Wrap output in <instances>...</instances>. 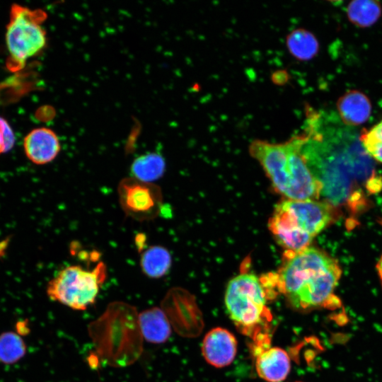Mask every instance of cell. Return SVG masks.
<instances>
[{
    "mask_svg": "<svg viewBox=\"0 0 382 382\" xmlns=\"http://www.w3.org/2000/svg\"><path fill=\"white\" fill-rule=\"evenodd\" d=\"M359 134L335 112L307 108L301 152L321 185V196L332 206L354 207L361 199L362 185L370 192L381 189L373 159L362 146Z\"/></svg>",
    "mask_w": 382,
    "mask_h": 382,
    "instance_id": "obj_1",
    "label": "cell"
},
{
    "mask_svg": "<svg viewBox=\"0 0 382 382\" xmlns=\"http://www.w3.org/2000/svg\"><path fill=\"white\" fill-rule=\"evenodd\" d=\"M342 270L336 260L323 250L308 247L285 252L279 270L270 274V282L286 296L294 308L309 310L336 308L340 304L335 289Z\"/></svg>",
    "mask_w": 382,
    "mask_h": 382,
    "instance_id": "obj_2",
    "label": "cell"
},
{
    "mask_svg": "<svg viewBox=\"0 0 382 382\" xmlns=\"http://www.w3.org/2000/svg\"><path fill=\"white\" fill-rule=\"evenodd\" d=\"M301 134L278 144L256 139L251 142L249 152L286 199L318 200L321 185L301 154Z\"/></svg>",
    "mask_w": 382,
    "mask_h": 382,
    "instance_id": "obj_3",
    "label": "cell"
},
{
    "mask_svg": "<svg viewBox=\"0 0 382 382\" xmlns=\"http://www.w3.org/2000/svg\"><path fill=\"white\" fill-rule=\"evenodd\" d=\"M96 355L112 367L134 364L143 352V337L137 308L122 301L110 303L88 327Z\"/></svg>",
    "mask_w": 382,
    "mask_h": 382,
    "instance_id": "obj_4",
    "label": "cell"
},
{
    "mask_svg": "<svg viewBox=\"0 0 382 382\" xmlns=\"http://www.w3.org/2000/svg\"><path fill=\"white\" fill-rule=\"evenodd\" d=\"M333 215L328 202L285 199L276 205L269 229L286 252L296 253L308 248Z\"/></svg>",
    "mask_w": 382,
    "mask_h": 382,
    "instance_id": "obj_5",
    "label": "cell"
},
{
    "mask_svg": "<svg viewBox=\"0 0 382 382\" xmlns=\"http://www.w3.org/2000/svg\"><path fill=\"white\" fill-rule=\"evenodd\" d=\"M46 18L42 10L31 9L17 4L11 6L5 33L8 70L21 69L29 59L37 55L45 47L47 34L42 22Z\"/></svg>",
    "mask_w": 382,
    "mask_h": 382,
    "instance_id": "obj_6",
    "label": "cell"
},
{
    "mask_svg": "<svg viewBox=\"0 0 382 382\" xmlns=\"http://www.w3.org/2000/svg\"><path fill=\"white\" fill-rule=\"evenodd\" d=\"M107 277V267L98 262L92 270L69 265L59 270L48 282L47 294L73 310L85 311L96 300Z\"/></svg>",
    "mask_w": 382,
    "mask_h": 382,
    "instance_id": "obj_7",
    "label": "cell"
},
{
    "mask_svg": "<svg viewBox=\"0 0 382 382\" xmlns=\"http://www.w3.org/2000/svg\"><path fill=\"white\" fill-rule=\"evenodd\" d=\"M224 301L230 318L242 328H251L262 320L266 308V293L254 274L242 272L231 279Z\"/></svg>",
    "mask_w": 382,
    "mask_h": 382,
    "instance_id": "obj_8",
    "label": "cell"
},
{
    "mask_svg": "<svg viewBox=\"0 0 382 382\" xmlns=\"http://www.w3.org/2000/svg\"><path fill=\"white\" fill-rule=\"evenodd\" d=\"M117 195L125 214L134 220H152L161 212L163 195L155 183L125 178L118 184Z\"/></svg>",
    "mask_w": 382,
    "mask_h": 382,
    "instance_id": "obj_9",
    "label": "cell"
},
{
    "mask_svg": "<svg viewBox=\"0 0 382 382\" xmlns=\"http://www.w3.org/2000/svg\"><path fill=\"white\" fill-rule=\"evenodd\" d=\"M237 340L230 331L222 328L210 330L202 344V353L212 366L221 368L229 365L237 352Z\"/></svg>",
    "mask_w": 382,
    "mask_h": 382,
    "instance_id": "obj_10",
    "label": "cell"
},
{
    "mask_svg": "<svg viewBox=\"0 0 382 382\" xmlns=\"http://www.w3.org/2000/svg\"><path fill=\"white\" fill-rule=\"evenodd\" d=\"M26 157L34 164L45 165L59 154L61 145L58 136L51 129L42 127L32 129L23 139Z\"/></svg>",
    "mask_w": 382,
    "mask_h": 382,
    "instance_id": "obj_11",
    "label": "cell"
},
{
    "mask_svg": "<svg viewBox=\"0 0 382 382\" xmlns=\"http://www.w3.org/2000/svg\"><path fill=\"white\" fill-rule=\"evenodd\" d=\"M337 115L347 126L356 128L366 122L371 114L369 98L361 91L350 90L337 101Z\"/></svg>",
    "mask_w": 382,
    "mask_h": 382,
    "instance_id": "obj_12",
    "label": "cell"
},
{
    "mask_svg": "<svg viewBox=\"0 0 382 382\" xmlns=\"http://www.w3.org/2000/svg\"><path fill=\"white\" fill-rule=\"evenodd\" d=\"M255 368L258 376L265 381L282 382L290 372V358L284 349L270 347L257 356Z\"/></svg>",
    "mask_w": 382,
    "mask_h": 382,
    "instance_id": "obj_13",
    "label": "cell"
},
{
    "mask_svg": "<svg viewBox=\"0 0 382 382\" xmlns=\"http://www.w3.org/2000/svg\"><path fill=\"white\" fill-rule=\"evenodd\" d=\"M139 323L143 338L149 342L162 344L170 336V323L161 308L154 306L140 312Z\"/></svg>",
    "mask_w": 382,
    "mask_h": 382,
    "instance_id": "obj_14",
    "label": "cell"
},
{
    "mask_svg": "<svg viewBox=\"0 0 382 382\" xmlns=\"http://www.w3.org/2000/svg\"><path fill=\"white\" fill-rule=\"evenodd\" d=\"M172 263L169 251L161 245H151L141 254L139 265L143 273L148 277L157 279L168 272Z\"/></svg>",
    "mask_w": 382,
    "mask_h": 382,
    "instance_id": "obj_15",
    "label": "cell"
},
{
    "mask_svg": "<svg viewBox=\"0 0 382 382\" xmlns=\"http://www.w3.org/2000/svg\"><path fill=\"white\" fill-rule=\"evenodd\" d=\"M286 45L289 53L300 61H308L317 55L319 42L316 36L304 28H297L286 37Z\"/></svg>",
    "mask_w": 382,
    "mask_h": 382,
    "instance_id": "obj_16",
    "label": "cell"
},
{
    "mask_svg": "<svg viewBox=\"0 0 382 382\" xmlns=\"http://www.w3.org/2000/svg\"><path fill=\"white\" fill-rule=\"evenodd\" d=\"M166 170L163 157L157 153L142 154L136 158L131 166L132 177L146 183H152L159 179Z\"/></svg>",
    "mask_w": 382,
    "mask_h": 382,
    "instance_id": "obj_17",
    "label": "cell"
},
{
    "mask_svg": "<svg viewBox=\"0 0 382 382\" xmlns=\"http://www.w3.org/2000/svg\"><path fill=\"white\" fill-rule=\"evenodd\" d=\"M349 22L359 28H369L375 24L382 13L381 4L373 0H355L346 8Z\"/></svg>",
    "mask_w": 382,
    "mask_h": 382,
    "instance_id": "obj_18",
    "label": "cell"
},
{
    "mask_svg": "<svg viewBox=\"0 0 382 382\" xmlns=\"http://www.w3.org/2000/svg\"><path fill=\"white\" fill-rule=\"evenodd\" d=\"M27 352L26 345L22 337L13 331L0 334V362L13 364L24 357Z\"/></svg>",
    "mask_w": 382,
    "mask_h": 382,
    "instance_id": "obj_19",
    "label": "cell"
},
{
    "mask_svg": "<svg viewBox=\"0 0 382 382\" xmlns=\"http://www.w3.org/2000/svg\"><path fill=\"white\" fill-rule=\"evenodd\" d=\"M362 146L372 159L382 163V120L359 134Z\"/></svg>",
    "mask_w": 382,
    "mask_h": 382,
    "instance_id": "obj_20",
    "label": "cell"
},
{
    "mask_svg": "<svg viewBox=\"0 0 382 382\" xmlns=\"http://www.w3.org/2000/svg\"><path fill=\"white\" fill-rule=\"evenodd\" d=\"M16 137L8 122L0 116V155L9 151L14 146Z\"/></svg>",
    "mask_w": 382,
    "mask_h": 382,
    "instance_id": "obj_21",
    "label": "cell"
},
{
    "mask_svg": "<svg viewBox=\"0 0 382 382\" xmlns=\"http://www.w3.org/2000/svg\"><path fill=\"white\" fill-rule=\"evenodd\" d=\"M16 330L18 335H25L30 332V328L28 327V323L27 320H20L16 323Z\"/></svg>",
    "mask_w": 382,
    "mask_h": 382,
    "instance_id": "obj_22",
    "label": "cell"
},
{
    "mask_svg": "<svg viewBox=\"0 0 382 382\" xmlns=\"http://www.w3.org/2000/svg\"><path fill=\"white\" fill-rule=\"evenodd\" d=\"M288 79V74L285 71H278L274 73L272 76V80L274 83L277 84H282L286 82Z\"/></svg>",
    "mask_w": 382,
    "mask_h": 382,
    "instance_id": "obj_23",
    "label": "cell"
},
{
    "mask_svg": "<svg viewBox=\"0 0 382 382\" xmlns=\"http://www.w3.org/2000/svg\"><path fill=\"white\" fill-rule=\"evenodd\" d=\"M136 239H137V245H138V248L141 249V247L144 246V243L145 241L144 234H139L138 236L136 238Z\"/></svg>",
    "mask_w": 382,
    "mask_h": 382,
    "instance_id": "obj_24",
    "label": "cell"
},
{
    "mask_svg": "<svg viewBox=\"0 0 382 382\" xmlns=\"http://www.w3.org/2000/svg\"><path fill=\"white\" fill-rule=\"evenodd\" d=\"M379 279L382 284V255L376 266Z\"/></svg>",
    "mask_w": 382,
    "mask_h": 382,
    "instance_id": "obj_25",
    "label": "cell"
},
{
    "mask_svg": "<svg viewBox=\"0 0 382 382\" xmlns=\"http://www.w3.org/2000/svg\"><path fill=\"white\" fill-rule=\"evenodd\" d=\"M296 382H302V381H296Z\"/></svg>",
    "mask_w": 382,
    "mask_h": 382,
    "instance_id": "obj_26",
    "label": "cell"
}]
</instances>
